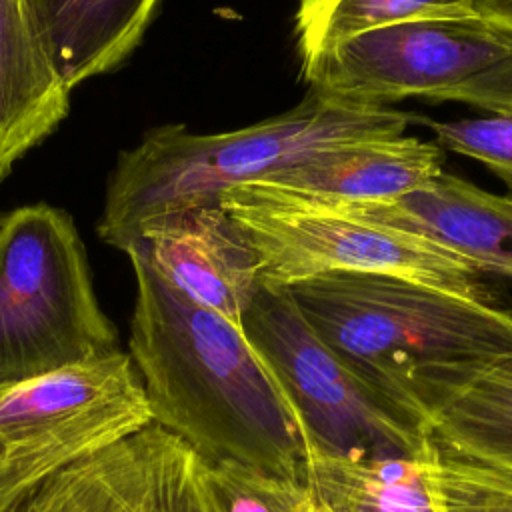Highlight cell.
Here are the masks:
<instances>
[{
    "instance_id": "cell-1",
    "label": "cell",
    "mask_w": 512,
    "mask_h": 512,
    "mask_svg": "<svg viewBox=\"0 0 512 512\" xmlns=\"http://www.w3.org/2000/svg\"><path fill=\"white\" fill-rule=\"evenodd\" d=\"M128 354L152 420L202 460H236L306 480V440L240 324L166 284L142 258Z\"/></svg>"
},
{
    "instance_id": "cell-2",
    "label": "cell",
    "mask_w": 512,
    "mask_h": 512,
    "mask_svg": "<svg viewBox=\"0 0 512 512\" xmlns=\"http://www.w3.org/2000/svg\"><path fill=\"white\" fill-rule=\"evenodd\" d=\"M286 288L348 368L426 432L446 402L512 348L510 312L426 282L326 272Z\"/></svg>"
},
{
    "instance_id": "cell-3",
    "label": "cell",
    "mask_w": 512,
    "mask_h": 512,
    "mask_svg": "<svg viewBox=\"0 0 512 512\" xmlns=\"http://www.w3.org/2000/svg\"><path fill=\"white\" fill-rule=\"evenodd\" d=\"M410 118L388 106L350 104L310 90L288 112L232 132L196 134L182 124L154 128L118 154L98 236L126 252L150 220L220 206L230 188L262 182L332 148L404 134Z\"/></svg>"
},
{
    "instance_id": "cell-4",
    "label": "cell",
    "mask_w": 512,
    "mask_h": 512,
    "mask_svg": "<svg viewBox=\"0 0 512 512\" xmlns=\"http://www.w3.org/2000/svg\"><path fill=\"white\" fill-rule=\"evenodd\" d=\"M220 206L260 256L262 284L288 286L326 272L392 274L492 302L484 274L452 250L374 222L348 204L268 182L224 192Z\"/></svg>"
},
{
    "instance_id": "cell-5",
    "label": "cell",
    "mask_w": 512,
    "mask_h": 512,
    "mask_svg": "<svg viewBox=\"0 0 512 512\" xmlns=\"http://www.w3.org/2000/svg\"><path fill=\"white\" fill-rule=\"evenodd\" d=\"M118 350L94 294L84 244L54 206H22L0 226V382Z\"/></svg>"
},
{
    "instance_id": "cell-6",
    "label": "cell",
    "mask_w": 512,
    "mask_h": 512,
    "mask_svg": "<svg viewBox=\"0 0 512 512\" xmlns=\"http://www.w3.org/2000/svg\"><path fill=\"white\" fill-rule=\"evenodd\" d=\"M154 424L120 348L46 374L0 382V512L46 480Z\"/></svg>"
},
{
    "instance_id": "cell-7",
    "label": "cell",
    "mask_w": 512,
    "mask_h": 512,
    "mask_svg": "<svg viewBox=\"0 0 512 512\" xmlns=\"http://www.w3.org/2000/svg\"><path fill=\"white\" fill-rule=\"evenodd\" d=\"M240 328L292 408L306 446L366 460L410 456L430 442L316 334L286 286L262 284Z\"/></svg>"
},
{
    "instance_id": "cell-8",
    "label": "cell",
    "mask_w": 512,
    "mask_h": 512,
    "mask_svg": "<svg viewBox=\"0 0 512 512\" xmlns=\"http://www.w3.org/2000/svg\"><path fill=\"white\" fill-rule=\"evenodd\" d=\"M510 56L512 38L478 16L420 18L358 32L302 64V76L312 92L350 104L444 102Z\"/></svg>"
},
{
    "instance_id": "cell-9",
    "label": "cell",
    "mask_w": 512,
    "mask_h": 512,
    "mask_svg": "<svg viewBox=\"0 0 512 512\" xmlns=\"http://www.w3.org/2000/svg\"><path fill=\"white\" fill-rule=\"evenodd\" d=\"M16 512H214L206 462L158 424L36 488Z\"/></svg>"
},
{
    "instance_id": "cell-10",
    "label": "cell",
    "mask_w": 512,
    "mask_h": 512,
    "mask_svg": "<svg viewBox=\"0 0 512 512\" xmlns=\"http://www.w3.org/2000/svg\"><path fill=\"white\" fill-rule=\"evenodd\" d=\"M188 300L240 324L262 286L260 256L222 206H196L146 222L126 250Z\"/></svg>"
},
{
    "instance_id": "cell-11",
    "label": "cell",
    "mask_w": 512,
    "mask_h": 512,
    "mask_svg": "<svg viewBox=\"0 0 512 512\" xmlns=\"http://www.w3.org/2000/svg\"><path fill=\"white\" fill-rule=\"evenodd\" d=\"M348 204L354 212L404 228L452 250L482 274L512 278V202L442 172L428 186L386 204Z\"/></svg>"
},
{
    "instance_id": "cell-12",
    "label": "cell",
    "mask_w": 512,
    "mask_h": 512,
    "mask_svg": "<svg viewBox=\"0 0 512 512\" xmlns=\"http://www.w3.org/2000/svg\"><path fill=\"white\" fill-rule=\"evenodd\" d=\"M444 150L416 136H386L332 148L262 182L350 204H386L434 182Z\"/></svg>"
},
{
    "instance_id": "cell-13",
    "label": "cell",
    "mask_w": 512,
    "mask_h": 512,
    "mask_svg": "<svg viewBox=\"0 0 512 512\" xmlns=\"http://www.w3.org/2000/svg\"><path fill=\"white\" fill-rule=\"evenodd\" d=\"M70 88L54 68L24 0H0V184L64 120Z\"/></svg>"
},
{
    "instance_id": "cell-14",
    "label": "cell",
    "mask_w": 512,
    "mask_h": 512,
    "mask_svg": "<svg viewBox=\"0 0 512 512\" xmlns=\"http://www.w3.org/2000/svg\"><path fill=\"white\" fill-rule=\"evenodd\" d=\"M64 84L106 74L144 36L160 0H24Z\"/></svg>"
},
{
    "instance_id": "cell-15",
    "label": "cell",
    "mask_w": 512,
    "mask_h": 512,
    "mask_svg": "<svg viewBox=\"0 0 512 512\" xmlns=\"http://www.w3.org/2000/svg\"><path fill=\"white\" fill-rule=\"evenodd\" d=\"M432 440L396 458H336L306 446L310 512H438L430 480Z\"/></svg>"
},
{
    "instance_id": "cell-16",
    "label": "cell",
    "mask_w": 512,
    "mask_h": 512,
    "mask_svg": "<svg viewBox=\"0 0 512 512\" xmlns=\"http://www.w3.org/2000/svg\"><path fill=\"white\" fill-rule=\"evenodd\" d=\"M428 434L444 452L512 474V348L446 402Z\"/></svg>"
},
{
    "instance_id": "cell-17",
    "label": "cell",
    "mask_w": 512,
    "mask_h": 512,
    "mask_svg": "<svg viewBox=\"0 0 512 512\" xmlns=\"http://www.w3.org/2000/svg\"><path fill=\"white\" fill-rule=\"evenodd\" d=\"M466 16H476L472 0H298L296 48L306 64L330 46L380 24Z\"/></svg>"
},
{
    "instance_id": "cell-18",
    "label": "cell",
    "mask_w": 512,
    "mask_h": 512,
    "mask_svg": "<svg viewBox=\"0 0 512 512\" xmlns=\"http://www.w3.org/2000/svg\"><path fill=\"white\" fill-rule=\"evenodd\" d=\"M206 482L214 512H310L306 480L258 466L236 460L206 462Z\"/></svg>"
},
{
    "instance_id": "cell-19",
    "label": "cell",
    "mask_w": 512,
    "mask_h": 512,
    "mask_svg": "<svg viewBox=\"0 0 512 512\" xmlns=\"http://www.w3.org/2000/svg\"><path fill=\"white\" fill-rule=\"evenodd\" d=\"M430 480L438 512H512V474L432 444Z\"/></svg>"
},
{
    "instance_id": "cell-20",
    "label": "cell",
    "mask_w": 512,
    "mask_h": 512,
    "mask_svg": "<svg viewBox=\"0 0 512 512\" xmlns=\"http://www.w3.org/2000/svg\"><path fill=\"white\" fill-rule=\"evenodd\" d=\"M422 122L434 132L442 150L472 158L512 188V110L490 112V116Z\"/></svg>"
},
{
    "instance_id": "cell-21",
    "label": "cell",
    "mask_w": 512,
    "mask_h": 512,
    "mask_svg": "<svg viewBox=\"0 0 512 512\" xmlns=\"http://www.w3.org/2000/svg\"><path fill=\"white\" fill-rule=\"evenodd\" d=\"M444 102H462L488 112L512 110V56L450 92Z\"/></svg>"
},
{
    "instance_id": "cell-22",
    "label": "cell",
    "mask_w": 512,
    "mask_h": 512,
    "mask_svg": "<svg viewBox=\"0 0 512 512\" xmlns=\"http://www.w3.org/2000/svg\"><path fill=\"white\" fill-rule=\"evenodd\" d=\"M474 14L512 38V0H472Z\"/></svg>"
},
{
    "instance_id": "cell-23",
    "label": "cell",
    "mask_w": 512,
    "mask_h": 512,
    "mask_svg": "<svg viewBox=\"0 0 512 512\" xmlns=\"http://www.w3.org/2000/svg\"><path fill=\"white\" fill-rule=\"evenodd\" d=\"M506 196H508V200H510V202H512V188H510V190H508V194H506Z\"/></svg>"
},
{
    "instance_id": "cell-24",
    "label": "cell",
    "mask_w": 512,
    "mask_h": 512,
    "mask_svg": "<svg viewBox=\"0 0 512 512\" xmlns=\"http://www.w3.org/2000/svg\"><path fill=\"white\" fill-rule=\"evenodd\" d=\"M4 216H6V214H4V212H0V226H2V222H4Z\"/></svg>"
}]
</instances>
